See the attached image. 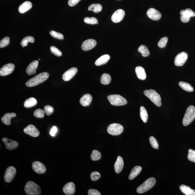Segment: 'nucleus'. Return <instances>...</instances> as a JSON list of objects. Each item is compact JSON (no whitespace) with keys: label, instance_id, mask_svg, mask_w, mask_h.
Here are the masks:
<instances>
[{"label":"nucleus","instance_id":"obj_15","mask_svg":"<svg viewBox=\"0 0 195 195\" xmlns=\"http://www.w3.org/2000/svg\"><path fill=\"white\" fill-rule=\"evenodd\" d=\"M125 12L124 10L119 9L114 12L111 17V20L113 22L118 23L123 19Z\"/></svg>","mask_w":195,"mask_h":195},{"label":"nucleus","instance_id":"obj_44","mask_svg":"<svg viewBox=\"0 0 195 195\" xmlns=\"http://www.w3.org/2000/svg\"><path fill=\"white\" fill-rule=\"evenodd\" d=\"M50 51L52 53L57 57H61L62 55V54L61 51L55 46H51Z\"/></svg>","mask_w":195,"mask_h":195},{"label":"nucleus","instance_id":"obj_6","mask_svg":"<svg viewBox=\"0 0 195 195\" xmlns=\"http://www.w3.org/2000/svg\"><path fill=\"white\" fill-rule=\"evenodd\" d=\"M107 98L111 104L115 106H121L127 103L126 99L119 95H109Z\"/></svg>","mask_w":195,"mask_h":195},{"label":"nucleus","instance_id":"obj_11","mask_svg":"<svg viewBox=\"0 0 195 195\" xmlns=\"http://www.w3.org/2000/svg\"><path fill=\"white\" fill-rule=\"evenodd\" d=\"M15 68L14 64L9 63L4 65L0 70V75L2 76H6L13 72Z\"/></svg>","mask_w":195,"mask_h":195},{"label":"nucleus","instance_id":"obj_8","mask_svg":"<svg viewBox=\"0 0 195 195\" xmlns=\"http://www.w3.org/2000/svg\"><path fill=\"white\" fill-rule=\"evenodd\" d=\"M181 15L180 19L182 22H187L189 21L190 18L195 16V13L190 9H187L185 10H182L180 12Z\"/></svg>","mask_w":195,"mask_h":195},{"label":"nucleus","instance_id":"obj_14","mask_svg":"<svg viewBox=\"0 0 195 195\" xmlns=\"http://www.w3.org/2000/svg\"><path fill=\"white\" fill-rule=\"evenodd\" d=\"M78 70L76 67L70 68L63 74L62 78L64 81L67 82L71 80L77 73Z\"/></svg>","mask_w":195,"mask_h":195},{"label":"nucleus","instance_id":"obj_27","mask_svg":"<svg viewBox=\"0 0 195 195\" xmlns=\"http://www.w3.org/2000/svg\"><path fill=\"white\" fill-rule=\"evenodd\" d=\"M142 168L140 166H136L132 170L129 176V179L132 180L137 177L141 171Z\"/></svg>","mask_w":195,"mask_h":195},{"label":"nucleus","instance_id":"obj_7","mask_svg":"<svg viewBox=\"0 0 195 195\" xmlns=\"http://www.w3.org/2000/svg\"><path fill=\"white\" fill-rule=\"evenodd\" d=\"M123 126L117 123L111 124L107 129L108 133L113 136L119 135L123 132Z\"/></svg>","mask_w":195,"mask_h":195},{"label":"nucleus","instance_id":"obj_31","mask_svg":"<svg viewBox=\"0 0 195 195\" xmlns=\"http://www.w3.org/2000/svg\"><path fill=\"white\" fill-rule=\"evenodd\" d=\"M102 10V6L99 4H93L88 7L89 11H92L95 13L100 12Z\"/></svg>","mask_w":195,"mask_h":195},{"label":"nucleus","instance_id":"obj_47","mask_svg":"<svg viewBox=\"0 0 195 195\" xmlns=\"http://www.w3.org/2000/svg\"><path fill=\"white\" fill-rule=\"evenodd\" d=\"M89 195H101V193L98 190L94 189H89L88 192Z\"/></svg>","mask_w":195,"mask_h":195},{"label":"nucleus","instance_id":"obj_1","mask_svg":"<svg viewBox=\"0 0 195 195\" xmlns=\"http://www.w3.org/2000/svg\"><path fill=\"white\" fill-rule=\"evenodd\" d=\"M49 74L48 73L46 72L41 73L29 80L26 83V86L29 87L38 86L46 81L49 78Z\"/></svg>","mask_w":195,"mask_h":195},{"label":"nucleus","instance_id":"obj_38","mask_svg":"<svg viewBox=\"0 0 195 195\" xmlns=\"http://www.w3.org/2000/svg\"><path fill=\"white\" fill-rule=\"evenodd\" d=\"M34 115L37 118H42L45 116V111L42 109H37L34 112Z\"/></svg>","mask_w":195,"mask_h":195},{"label":"nucleus","instance_id":"obj_4","mask_svg":"<svg viewBox=\"0 0 195 195\" xmlns=\"http://www.w3.org/2000/svg\"><path fill=\"white\" fill-rule=\"evenodd\" d=\"M195 118V107L190 105L187 109L183 118L182 124L185 126L189 125Z\"/></svg>","mask_w":195,"mask_h":195},{"label":"nucleus","instance_id":"obj_41","mask_svg":"<svg viewBox=\"0 0 195 195\" xmlns=\"http://www.w3.org/2000/svg\"><path fill=\"white\" fill-rule=\"evenodd\" d=\"M168 41V38L167 37H165L161 39L159 41L157 45L161 48L165 47Z\"/></svg>","mask_w":195,"mask_h":195},{"label":"nucleus","instance_id":"obj_19","mask_svg":"<svg viewBox=\"0 0 195 195\" xmlns=\"http://www.w3.org/2000/svg\"><path fill=\"white\" fill-rule=\"evenodd\" d=\"M147 14L148 17L153 20H158L161 17V14L157 10L150 8L147 12Z\"/></svg>","mask_w":195,"mask_h":195},{"label":"nucleus","instance_id":"obj_28","mask_svg":"<svg viewBox=\"0 0 195 195\" xmlns=\"http://www.w3.org/2000/svg\"><path fill=\"white\" fill-rule=\"evenodd\" d=\"M180 189L186 195H195V190L192 189L189 186L182 185L180 186Z\"/></svg>","mask_w":195,"mask_h":195},{"label":"nucleus","instance_id":"obj_24","mask_svg":"<svg viewBox=\"0 0 195 195\" xmlns=\"http://www.w3.org/2000/svg\"><path fill=\"white\" fill-rule=\"evenodd\" d=\"M32 7V4L30 1H26L20 5L18 8L20 13L23 14L30 10Z\"/></svg>","mask_w":195,"mask_h":195},{"label":"nucleus","instance_id":"obj_21","mask_svg":"<svg viewBox=\"0 0 195 195\" xmlns=\"http://www.w3.org/2000/svg\"><path fill=\"white\" fill-rule=\"evenodd\" d=\"M16 117L15 113H7L4 115L1 118L2 122L6 125H9L11 124V120L12 118Z\"/></svg>","mask_w":195,"mask_h":195},{"label":"nucleus","instance_id":"obj_39","mask_svg":"<svg viewBox=\"0 0 195 195\" xmlns=\"http://www.w3.org/2000/svg\"><path fill=\"white\" fill-rule=\"evenodd\" d=\"M150 143L153 148L158 149L159 148V144L156 139L153 136H151L149 138Z\"/></svg>","mask_w":195,"mask_h":195},{"label":"nucleus","instance_id":"obj_35","mask_svg":"<svg viewBox=\"0 0 195 195\" xmlns=\"http://www.w3.org/2000/svg\"><path fill=\"white\" fill-rule=\"evenodd\" d=\"M111 80V77L109 74H102L101 79V82L103 85H108L110 83Z\"/></svg>","mask_w":195,"mask_h":195},{"label":"nucleus","instance_id":"obj_45","mask_svg":"<svg viewBox=\"0 0 195 195\" xmlns=\"http://www.w3.org/2000/svg\"><path fill=\"white\" fill-rule=\"evenodd\" d=\"M44 111L46 114L48 116H50L54 113V109L50 105H46L44 107Z\"/></svg>","mask_w":195,"mask_h":195},{"label":"nucleus","instance_id":"obj_36","mask_svg":"<svg viewBox=\"0 0 195 195\" xmlns=\"http://www.w3.org/2000/svg\"><path fill=\"white\" fill-rule=\"evenodd\" d=\"M101 157V154L100 152L97 150H93L91 155V158L93 161H98Z\"/></svg>","mask_w":195,"mask_h":195},{"label":"nucleus","instance_id":"obj_30","mask_svg":"<svg viewBox=\"0 0 195 195\" xmlns=\"http://www.w3.org/2000/svg\"><path fill=\"white\" fill-rule=\"evenodd\" d=\"M179 86L184 90L188 92H193L194 91V89L188 83L185 82H180Z\"/></svg>","mask_w":195,"mask_h":195},{"label":"nucleus","instance_id":"obj_48","mask_svg":"<svg viewBox=\"0 0 195 195\" xmlns=\"http://www.w3.org/2000/svg\"><path fill=\"white\" fill-rule=\"evenodd\" d=\"M81 0H69L68 2V5L71 7H73L78 4Z\"/></svg>","mask_w":195,"mask_h":195},{"label":"nucleus","instance_id":"obj_43","mask_svg":"<svg viewBox=\"0 0 195 195\" xmlns=\"http://www.w3.org/2000/svg\"><path fill=\"white\" fill-rule=\"evenodd\" d=\"M188 158L190 161L195 162V151L192 149H189L188 151Z\"/></svg>","mask_w":195,"mask_h":195},{"label":"nucleus","instance_id":"obj_40","mask_svg":"<svg viewBox=\"0 0 195 195\" xmlns=\"http://www.w3.org/2000/svg\"><path fill=\"white\" fill-rule=\"evenodd\" d=\"M10 38L9 37H7L3 38L0 42V48H2L6 47L10 44Z\"/></svg>","mask_w":195,"mask_h":195},{"label":"nucleus","instance_id":"obj_9","mask_svg":"<svg viewBox=\"0 0 195 195\" xmlns=\"http://www.w3.org/2000/svg\"><path fill=\"white\" fill-rule=\"evenodd\" d=\"M16 170L15 168L13 166H10L6 169L4 179L6 182H10L14 179L16 175Z\"/></svg>","mask_w":195,"mask_h":195},{"label":"nucleus","instance_id":"obj_23","mask_svg":"<svg viewBox=\"0 0 195 195\" xmlns=\"http://www.w3.org/2000/svg\"><path fill=\"white\" fill-rule=\"evenodd\" d=\"M92 100V97L90 94H85L80 99V104L83 106H87L90 105Z\"/></svg>","mask_w":195,"mask_h":195},{"label":"nucleus","instance_id":"obj_2","mask_svg":"<svg viewBox=\"0 0 195 195\" xmlns=\"http://www.w3.org/2000/svg\"><path fill=\"white\" fill-rule=\"evenodd\" d=\"M25 191L28 195H39L42 193L40 187L34 182L29 181L24 188Z\"/></svg>","mask_w":195,"mask_h":195},{"label":"nucleus","instance_id":"obj_49","mask_svg":"<svg viewBox=\"0 0 195 195\" xmlns=\"http://www.w3.org/2000/svg\"><path fill=\"white\" fill-rule=\"evenodd\" d=\"M57 128L55 126H53L52 128L51 129L50 134L52 136H55L56 133L57 132Z\"/></svg>","mask_w":195,"mask_h":195},{"label":"nucleus","instance_id":"obj_22","mask_svg":"<svg viewBox=\"0 0 195 195\" xmlns=\"http://www.w3.org/2000/svg\"><path fill=\"white\" fill-rule=\"evenodd\" d=\"M124 167V161L121 157L118 156L114 165V169L116 173L121 172Z\"/></svg>","mask_w":195,"mask_h":195},{"label":"nucleus","instance_id":"obj_37","mask_svg":"<svg viewBox=\"0 0 195 195\" xmlns=\"http://www.w3.org/2000/svg\"><path fill=\"white\" fill-rule=\"evenodd\" d=\"M84 22L86 24H98V20L96 18L94 17L85 18L84 19Z\"/></svg>","mask_w":195,"mask_h":195},{"label":"nucleus","instance_id":"obj_25","mask_svg":"<svg viewBox=\"0 0 195 195\" xmlns=\"http://www.w3.org/2000/svg\"><path fill=\"white\" fill-rule=\"evenodd\" d=\"M135 72L137 77L140 80H144L146 78V74L144 68L141 66L136 68Z\"/></svg>","mask_w":195,"mask_h":195},{"label":"nucleus","instance_id":"obj_32","mask_svg":"<svg viewBox=\"0 0 195 195\" xmlns=\"http://www.w3.org/2000/svg\"><path fill=\"white\" fill-rule=\"evenodd\" d=\"M140 114L141 119L144 123H146L148 121V114L146 109L144 106H141L140 109Z\"/></svg>","mask_w":195,"mask_h":195},{"label":"nucleus","instance_id":"obj_20","mask_svg":"<svg viewBox=\"0 0 195 195\" xmlns=\"http://www.w3.org/2000/svg\"><path fill=\"white\" fill-rule=\"evenodd\" d=\"M38 61H34L30 64L26 69V72L29 75H32L36 73V70L38 68Z\"/></svg>","mask_w":195,"mask_h":195},{"label":"nucleus","instance_id":"obj_12","mask_svg":"<svg viewBox=\"0 0 195 195\" xmlns=\"http://www.w3.org/2000/svg\"><path fill=\"white\" fill-rule=\"evenodd\" d=\"M32 167L35 173L38 174H42L46 171V167L45 165L39 161L34 162L32 163Z\"/></svg>","mask_w":195,"mask_h":195},{"label":"nucleus","instance_id":"obj_10","mask_svg":"<svg viewBox=\"0 0 195 195\" xmlns=\"http://www.w3.org/2000/svg\"><path fill=\"white\" fill-rule=\"evenodd\" d=\"M188 58L187 54L185 52H182L178 54L174 61L175 65L177 66H183L187 60Z\"/></svg>","mask_w":195,"mask_h":195},{"label":"nucleus","instance_id":"obj_46","mask_svg":"<svg viewBox=\"0 0 195 195\" xmlns=\"http://www.w3.org/2000/svg\"><path fill=\"white\" fill-rule=\"evenodd\" d=\"M101 177V174L98 172H93L91 173V179L93 181H96Z\"/></svg>","mask_w":195,"mask_h":195},{"label":"nucleus","instance_id":"obj_33","mask_svg":"<svg viewBox=\"0 0 195 195\" xmlns=\"http://www.w3.org/2000/svg\"><path fill=\"white\" fill-rule=\"evenodd\" d=\"M138 50L141 54L143 57H147L150 55V51L148 47L144 45H141L139 47Z\"/></svg>","mask_w":195,"mask_h":195},{"label":"nucleus","instance_id":"obj_34","mask_svg":"<svg viewBox=\"0 0 195 195\" xmlns=\"http://www.w3.org/2000/svg\"><path fill=\"white\" fill-rule=\"evenodd\" d=\"M35 39L34 37L31 36H26L22 39L21 45L23 47L26 46L29 42L34 43Z\"/></svg>","mask_w":195,"mask_h":195},{"label":"nucleus","instance_id":"obj_3","mask_svg":"<svg viewBox=\"0 0 195 195\" xmlns=\"http://www.w3.org/2000/svg\"><path fill=\"white\" fill-rule=\"evenodd\" d=\"M144 93L145 96L148 97L157 106H161V97L156 91L153 89H150L149 90H145Z\"/></svg>","mask_w":195,"mask_h":195},{"label":"nucleus","instance_id":"obj_5","mask_svg":"<svg viewBox=\"0 0 195 195\" xmlns=\"http://www.w3.org/2000/svg\"><path fill=\"white\" fill-rule=\"evenodd\" d=\"M156 183V180L153 177L147 179L144 183L137 188V192L138 193L142 194L151 189Z\"/></svg>","mask_w":195,"mask_h":195},{"label":"nucleus","instance_id":"obj_26","mask_svg":"<svg viewBox=\"0 0 195 195\" xmlns=\"http://www.w3.org/2000/svg\"><path fill=\"white\" fill-rule=\"evenodd\" d=\"M110 56L106 54L101 56L97 59L95 62V65L100 66L106 64L110 59Z\"/></svg>","mask_w":195,"mask_h":195},{"label":"nucleus","instance_id":"obj_13","mask_svg":"<svg viewBox=\"0 0 195 195\" xmlns=\"http://www.w3.org/2000/svg\"><path fill=\"white\" fill-rule=\"evenodd\" d=\"M24 132L26 134L34 137H38L40 134V132L36 126L31 124L26 126L24 129Z\"/></svg>","mask_w":195,"mask_h":195},{"label":"nucleus","instance_id":"obj_18","mask_svg":"<svg viewBox=\"0 0 195 195\" xmlns=\"http://www.w3.org/2000/svg\"><path fill=\"white\" fill-rule=\"evenodd\" d=\"M63 190L64 193L66 195H73L76 191L75 185L72 182H68L64 186Z\"/></svg>","mask_w":195,"mask_h":195},{"label":"nucleus","instance_id":"obj_29","mask_svg":"<svg viewBox=\"0 0 195 195\" xmlns=\"http://www.w3.org/2000/svg\"><path fill=\"white\" fill-rule=\"evenodd\" d=\"M37 101L34 97H31L26 99L24 103V106L27 108L35 106L37 105Z\"/></svg>","mask_w":195,"mask_h":195},{"label":"nucleus","instance_id":"obj_17","mask_svg":"<svg viewBox=\"0 0 195 195\" xmlns=\"http://www.w3.org/2000/svg\"><path fill=\"white\" fill-rule=\"evenodd\" d=\"M2 141L5 144L6 148L10 150H13L17 148L19 145L16 141L9 139L6 137L3 138Z\"/></svg>","mask_w":195,"mask_h":195},{"label":"nucleus","instance_id":"obj_42","mask_svg":"<svg viewBox=\"0 0 195 195\" xmlns=\"http://www.w3.org/2000/svg\"><path fill=\"white\" fill-rule=\"evenodd\" d=\"M50 34L51 36L55 38L59 39H63L64 38V36L63 34L61 33L56 32L55 31L52 30L50 31Z\"/></svg>","mask_w":195,"mask_h":195},{"label":"nucleus","instance_id":"obj_16","mask_svg":"<svg viewBox=\"0 0 195 195\" xmlns=\"http://www.w3.org/2000/svg\"><path fill=\"white\" fill-rule=\"evenodd\" d=\"M96 41L94 39H87L83 42L82 45V49L83 50L85 51L90 50L96 46Z\"/></svg>","mask_w":195,"mask_h":195}]
</instances>
